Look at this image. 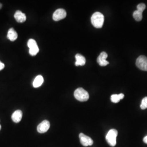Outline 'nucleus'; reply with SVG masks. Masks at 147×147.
<instances>
[{
  "instance_id": "1",
  "label": "nucleus",
  "mask_w": 147,
  "mask_h": 147,
  "mask_svg": "<svg viewBox=\"0 0 147 147\" xmlns=\"http://www.w3.org/2000/svg\"><path fill=\"white\" fill-rule=\"evenodd\" d=\"M91 22L96 28H101L104 22V16L100 12H95L91 17Z\"/></svg>"
},
{
  "instance_id": "2",
  "label": "nucleus",
  "mask_w": 147,
  "mask_h": 147,
  "mask_svg": "<svg viewBox=\"0 0 147 147\" xmlns=\"http://www.w3.org/2000/svg\"><path fill=\"white\" fill-rule=\"evenodd\" d=\"M74 96L76 99L81 102L87 101L89 98L88 93L82 88H79L75 90Z\"/></svg>"
},
{
  "instance_id": "3",
  "label": "nucleus",
  "mask_w": 147,
  "mask_h": 147,
  "mask_svg": "<svg viewBox=\"0 0 147 147\" xmlns=\"http://www.w3.org/2000/svg\"><path fill=\"white\" fill-rule=\"evenodd\" d=\"M118 135V131L116 129H111L108 132L106 136V141L111 147H115L116 145V138Z\"/></svg>"
},
{
  "instance_id": "4",
  "label": "nucleus",
  "mask_w": 147,
  "mask_h": 147,
  "mask_svg": "<svg viewBox=\"0 0 147 147\" xmlns=\"http://www.w3.org/2000/svg\"><path fill=\"white\" fill-rule=\"evenodd\" d=\"M136 64L137 68L143 71H147V57L141 55L137 59Z\"/></svg>"
},
{
  "instance_id": "5",
  "label": "nucleus",
  "mask_w": 147,
  "mask_h": 147,
  "mask_svg": "<svg viewBox=\"0 0 147 147\" xmlns=\"http://www.w3.org/2000/svg\"><path fill=\"white\" fill-rule=\"evenodd\" d=\"M67 16V12L64 9H58L53 14V18L54 21H58L64 19Z\"/></svg>"
},
{
  "instance_id": "6",
  "label": "nucleus",
  "mask_w": 147,
  "mask_h": 147,
  "mask_svg": "<svg viewBox=\"0 0 147 147\" xmlns=\"http://www.w3.org/2000/svg\"><path fill=\"white\" fill-rule=\"evenodd\" d=\"M79 138H80V140L81 144L84 147L90 146L93 144V140L89 136L85 135L83 133L80 134Z\"/></svg>"
},
{
  "instance_id": "7",
  "label": "nucleus",
  "mask_w": 147,
  "mask_h": 147,
  "mask_svg": "<svg viewBox=\"0 0 147 147\" xmlns=\"http://www.w3.org/2000/svg\"><path fill=\"white\" fill-rule=\"evenodd\" d=\"M50 127V123L47 120H44L40 123L37 127V131L39 133L43 134L48 131Z\"/></svg>"
},
{
  "instance_id": "8",
  "label": "nucleus",
  "mask_w": 147,
  "mask_h": 147,
  "mask_svg": "<svg viewBox=\"0 0 147 147\" xmlns=\"http://www.w3.org/2000/svg\"><path fill=\"white\" fill-rule=\"evenodd\" d=\"M108 57V55L105 52H102L97 58V62L101 67H105L108 65L109 62L106 61V58Z\"/></svg>"
},
{
  "instance_id": "9",
  "label": "nucleus",
  "mask_w": 147,
  "mask_h": 147,
  "mask_svg": "<svg viewBox=\"0 0 147 147\" xmlns=\"http://www.w3.org/2000/svg\"><path fill=\"white\" fill-rule=\"evenodd\" d=\"M14 18L16 19V21L19 23L24 22L26 20V16L20 11H16L14 14Z\"/></svg>"
},
{
  "instance_id": "10",
  "label": "nucleus",
  "mask_w": 147,
  "mask_h": 147,
  "mask_svg": "<svg viewBox=\"0 0 147 147\" xmlns=\"http://www.w3.org/2000/svg\"><path fill=\"white\" fill-rule=\"evenodd\" d=\"M22 117V112L21 110H16L12 114L11 119L13 121L16 123H19L21 121Z\"/></svg>"
},
{
  "instance_id": "11",
  "label": "nucleus",
  "mask_w": 147,
  "mask_h": 147,
  "mask_svg": "<svg viewBox=\"0 0 147 147\" xmlns=\"http://www.w3.org/2000/svg\"><path fill=\"white\" fill-rule=\"evenodd\" d=\"M76 58V66H83L86 64V58L81 54H76L75 56Z\"/></svg>"
},
{
  "instance_id": "12",
  "label": "nucleus",
  "mask_w": 147,
  "mask_h": 147,
  "mask_svg": "<svg viewBox=\"0 0 147 147\" xmlns=\"http://www.w3.org/2000/svg\"><path fill=\"white\" fill-rule=\"evenodd\" d=\"M7 38L11 42L15 41L18 38V33L14 30V28H11L8 30L7 34Z\"/></svg>"
},
{
  "instance_id": "13",
  "label": "nucleus",
  "mask_w": 147,
  "mask_h": 147,
  "mask_svg": "<svg viewBox=\"0 0 147 147\" xmlns=\"http://www.w3.org/2000/svg\"><path fill=\"white\" fill-rule=\"evenodd\" d=\"M44 82V79L42 75H38L34 80L33 82V86L34 88H38L42 86Z\"/></svg>"
},
{
  "instance_id": "14",
  "label": "nucleus",
  "mask_w": 147,
  "mask_h": 147,
  "mask_svg": "<svg viewBox=\"0 0 147 147\" xmlns=\"http://www.w3.org/2000/svg\"><path fill=\"white\" fill-rule=\"evenodd\" d=\"M124 97V95L122 93H121L119 94H113L111 96V100L112 102L114 103H117L120 100L123 99Z\"/></svg>"
},
{
  "instance_id": "15",
  "label": "nucleus",
  "mask_w": 147,
  "mask_h": 147,
  "mask_svg": "<svg viewBox=\"0 0 147 147\" xmlns=\"http://www.w3.org/2000/svg\"><path fill=\"white\" fill-rule=\"evenodd\" d=\"M142 13H143L140 11H137V10L134 12L133 17L135 19L136 21H140L142 20V18H143Z\"/></svg>"
},
{
  "instance_id": "16",
  "label": "nucleus",
  "mask_w": 147,
  "mask_h": 147,
  "mask_svg": "<svg viewBox=\"0 0 147 147\" xmlns=\"http://www.w3.org/2000/svg\"><path fill=\"white\" fill-rule=\"evenodd\" d=\"M39 51V47H38V45H37V46L35 47H32V48L30 49L29 53H30V54L31 56H35L38 53Z\"/></svg>"
},
{
  "instance_id": "17",
  "label": "nucleus",
  "mask_w": 147,
  "mask_h": 147,
  "mask_svg": "<svg viewBox=\"0 0 147 147\" xmlns=\"http://www.w3.org/2000/svg\"><path fill=\"white\" fill-rule=\"evenodd\" d=\"M27 45H28V47H29V49H31V48L37 46V44L34 39H30L28 41Z\"/></svg>"
},
{
  "instance_id": "18",
  "label": "nucleus",
  "mask_w": 147,
  "mask_h": 147,
  "mask_svg": "<svg viewBox=\"0 0 147 147\" xmlns=\"http://www.w3.org/2000/svg\"><path fill=\"white\" fill-rule=\"evenodd\" d=\"M141 109L142 110H145L147 108V96L144 98L142 100V102L141 104Z\"/></svg>"
},
{
  "instance_id": "19",
  "label": "nucleus",
  "mask_w": 147,
  "mask_h": 147,
  "mask_svg": "<svg viewBox=\"0 0 147 147\" xmlns=\"http://www.w3.org/2000/svg\"><path fill=\"white\" fill-rule=\"evenodd\" d=\"M146 8V5L144 3H140L138 5H137V11H140L141 12L143 13V11H144V9Z\"/></svg>"
},
{
  "instance_id": "20",
  "label": "nucleus",
  "mask_w": 147,
  "mask_h": 147,
  "mask_svg": "<svg viewBox=\"0 0 147 147\" xmlns=\"http://www.w3.org/2000/svg\"><path fill=\"white\" fill-rule=\"evenodd\" d=\"M5 68V64L0 61V70H2Z\"/></svg>"
},
{
  "instance_id": "21",
  "label": "nucleus",
  "mask_w": 147,
  "mask_h": 147,
  "mask_svg": "<svg viewBox=\"0 0 147 147\" xmlns=\"http://www.w3.org/2000/svg\"><path fill=\"white\" fill-rule=\"evenodd\" d=\"M143 141L145 143L147 144V136L145 137L144 138H143Z\"/></svg>"
},
{
  "instance_id": "22",
  "label": "nucleus",
  "mask_w": 147,
  "mask_h": 147,
  "mask_svg": "<svg viewBox=\"0 0 147 147\" xmlns=\"http://www.w3.org/2000/svg\"><path fill=\"white\" fill-rule=\"evenodd\" d=\"M2 4L1 3H0V8H2Z\"/></svg>"
},
{
  "instance_id": "23",
  "label": "nucleus",
  "mask_w": 147,
  "mask_h": 147,
  "mask_svg": "<svg viewBox=\"0 0 147 147\" xmlns=\"http://www.w3.org/2000/svg\"><path fill=\"white\" fill-rule=\"evenodd\" d=\"M1 124H0V130H1Z\"/></svg>"
}]
</instances>
